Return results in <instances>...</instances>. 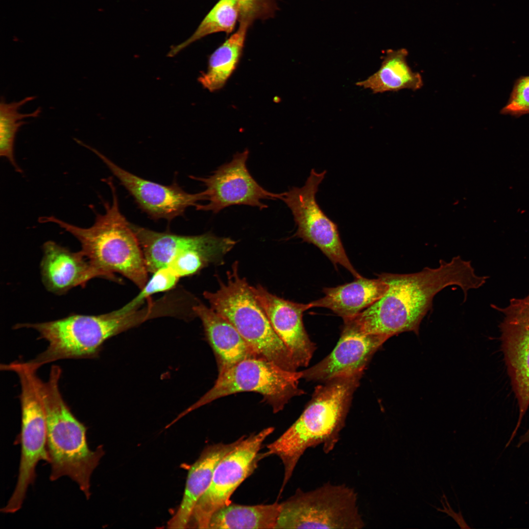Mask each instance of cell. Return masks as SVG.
I'll return each mask as SVG.
<instances>
[{"instance_id":"cell-4","label":"cell","mask_w":529,"mask_h":529,"mask_svg":"<svg viewBox=\"0 0 529 529\" xmlns=\"http://www.w3.org/2000/svg\"><path fill=\"white\" fill-rule=\"evenodd\" d=\"M104 181L110 188L112 203L104 202L105 213H96L90 227L81 228L53 216L40 217L39 221L56 223L75 237L81 244L80 251L105 279L118 282L114 275L118 273L142 289L148 281V271L140 245L120 211L112 178Z\"/></svg>"},{"instance_id":"cell-31","label":"cell","mask_w":529,"mask_h":529,"mask_svg":"<svg viewBox=\"0 0 529 529\" xmlns=\"http://www.w3.org/2000/svg\"><path fill=\"white\" fill-rule=\"evenodd\" d=\"M529 443V428L526 432L519 438L517 447H520L524 444Z\"/></svg>"},{"instance_id":"cell-6","label":"cell","mask_w":529,"mask_h":529,"mask_svg":"<svg viewBox=\"0 0 529 529\" xmlns=\"http://www.w3.org/2000/svg\"><path fill=\"white\" fill-rule=\"evenodd\" d=\"M219 284L216 292L203 293L210 308L235 327L257 357L296 371L289 351L273 329L251 286L239 274L237 262L227 272V282Z\"/></svg>"},{"instance_id":"cell-3","label":"cell","mask_w":529,"mask_h":529,"mask_svg":"<svg viewBox=\"0 0 529 529\" xmlns=\"http://www.w3.org/2000/svg\"><path fill=\"white\" fill-rule=\"evenodd\" d=\"M61 368L52 365L47 382L34 375V381L46 415V449L51 466L49 479L68 476L75 482L87 499L91 496V475L104 454L102 445L91 450L86 427L72 412L60 393Z\"/></svg>"},{"instance_id":"cell-20","label":"cell","mask_w":529,"mask_h":529,"mask_svg":"<svg viewBox=\"0 0 529 529\" xmlns=\"http://www.w3.org/2000/svg\"><path fill=\"white\" fill-rule=\"evenodd\" d=\"M192 310L202 322L216 357L219 373L244 359L257 357L235 327L212 308L200 303Z\"/></svg>"},{"instance_id":"cell-28","label":"cell","mask_w":529,"mask_h":529,"mask_svg":"<svg viewBox=\"0 0 529 529\" xmlns=\"http://www.w3.org/2000/svg\"><path fill=\"white\" fill-rule=\"evenodd\" d=\"M501 113L516 117L529 114V75L521 76L515 81L509 98Z\"/></svg>"},{"instance_id":"cell-17","label":"cell","mask_w":529,"mask_h":529,"mask_svg":"<svg viewBox=\"0 0 529 529\" xmlns=\"http://www.w3.org/2000/svg\"><path fill=\"white\" fill-rule=\"evenodd\" d=\"M40 264L42 282L46 289L63 294L73 288L85 287L96 277L105 278L80 251L73 252L53 241L45 242Z\"/></svg>"},{"instance_id":"cell-22","label":"cell","mask_w":529,"mask_h":529,"mask_svg":"<svg viewBox=\"0 0 529 529\" xmlns=\"http://www.w3.org/2000/svg\"><path fill=\"white\" fill-rule=\"evenodd\" d=\"M408 55V51L404 48L387 50L380 69L356 85L369 89L373 94L420 89L423 86L422 76L410 68L407 60Z\"/></svg>"},{"instance_id":"cell-12","label":"cell","mask_w":529,"mask_h":529,"mask_svg":"<svg viewBox=\"0 0 529 529\" xmlns=\"http://www.w3.org/2000/svg\"><path fill=\"white\" fill-rule=\"evenodd\" d=\"M496 309L504 315L500 325L501 346L511 385L517 400V431L529 408V293L513 298L505 308Z\"/></svg>"},{"instance_id":"cell-24","label":"cell","mask_w":529,"mask_h":529,"mask_svg":"<svg viewBox=\"0 0 529 529\" xmlns=\"http://www.w3.org/2000/svg\"><path fill=\"white\" fill-rule=\"evenodd\" d=\"M281 504L243 505L230 504L212 516L208 529H275Z\"/></svg>"},{"instance_id":"cell-11","label":"cell","mask_w":529,"mask_h":529,"mask_svg":"<svg viewBox=\"0 0 529 529\" xmlns=\"http://www.w3.org/2000/svg\"><path fill=\"white\" fill-rule=\"evenodd\" d=\"M274 428L241 440L217 465L211 484L196 503L187 528L208 529L213 514L231 503L230 497L240 483L255 470L264 456L259 454Z\"/></svg>"},{"instance_id":"cell-30","label":"cell","mask_w":529,"mask_h":529,"mask_svg":"<svg viewBox=\"0 0 529 529\" xmlns=\"http://www.w3.org/2000/svg\"><path fill=\"white\" fill-rule=\"evenodd\" d=\"M446 505L444 504V501L441 499V503L442 505L443 508L442 509L434 507L438 511L444 512L446 513L448 516L452 517L455 521L459 527L461 529H470V527L468 526L467 523L465 522L461 512L459 511L458 513L456 512L451 507L449 503L444 494L442 496Z\"/></svg>"},{"instance_id":"cell-5","label":"cell","mask_w":529,"mask_h":529,"mask_svg":"<svg viewBox=\"0 0 529 529\" xmlns=\"http://www.w3.org/2000/svg\"><path fill=\"white\" fill-rule=\"evenodd\" d=\"M154 317L148 306L125 313L116 310L97 315L72 314L54 321L22 323L15 329L32 328L48 342L47 349L28 364L38 370L47 363L68 359L98 357L104 342Z\"/></svg>"},{"instance_id":"cell-2","label":"cell","mask_w":529,"mask_h":529,"mask_svg":"<svg viewBox=\"0 0 529 529\" xmlns=\"http://www.w3.org/2000/svg\"><path fill=\"white\" fill-rule=\"evenodd\" d=\"M361 378H338L317 386L297 420L277 439L267 445L268 451L264 456H277L284 466L280 492L307 449L319 445L325 453L334 449L345 426L353 394Z\"/></svg>"},{"instance_id":"cell-9","label":"cell","mask_w":529,"mask_h":529,"mask_svg":"<svg viewBox=\"0 0 529 529\" xmlns=\"http://www.w3.org/2000/svg\"><path fill=\"white\" fill-rule=\"evenodd\" d=\"M14 372L19 378L21 387V428L19 438L21 452L15 488L6 505L0 509L4 513H13L21 508L29 485L35 481L38 462L42 460L48 461L46 415L35 385L34 371L25 365L19 364Z\"/></svg>"},{"instance_id":"cell-1","label":"cell","mask_w":529,"mask_h":529,"mask_svg":"<svg viewBox=\"0 0 529 529\" xmlns=\"http://www.w3.org/2000/svg\"><path fill=\"white\" fill-rule=\"evenodd\" d=\"M387 285L385 293L349 320L364 333L389 338L406 332L418 335L420 323L432 306L434 296L445 288L459 287L466 299L471 289H478L487 277L477 275L470 262L460 256L440 260L435 268L425 267L410 274L378 275Z\"/></svg>"},{"instance_id":"cell-13","label":"cell","mask_w":529,"mask_h":529,"mask_svg":"<svg viewBox=\"0 0 529 529\" xmlns=\"http://www.w3.org/2000/svg\"><path fill=\"white\" fill-rule=\"evenodd\" d=\"M249 151L245 149L235 154L231 161L217 168L206 177L191 176L201 182L208 203L198 204L197 210L211 211L214 214L232 205H245L260 210L267 208L263 199H281L283 192L275 193L263 188L250 174L246 166Z\"/></svg>"},{"instance_id":"cell-27","label":"cell","mask_w":529,"mask_h":529,"mask_svg":"<svg viewBox=\"0 0 529 529\" xmlns=\"http://www.w3.org/2000/svg\"><path fill=\"white\" fill-rule=\"evenodd\" d=\"M153 273L139 293L125 306L117 310L118 313H123L138 309L144 300L148 299L151 295L172 289L179 278L168 267L161 268Z\"/></svg>"},{"instance_id":"cell-25","label":"cell","mask_w":529,"mask_h":529,"mask_svg":"<svg viewBox=\"0 0 529 529\" xmlns=\"http://www.w3.org/2000/svg\"><path fill=\"white\" fill-rule=\"evenodd\" d=\"M240 16L239 7L234 0H218L192 35L185 41L171 47L168 56H175L192 43L211 34L219 32H232Z\"/></svg>"},{"instance_id":"cell-7","label":"cell","mask_w":529,"mask_h":529,"mask_svg":"<svg viewBox=\"0 0 529 529\" xmlns=\"http://www.w3.org/2000/svg\"><path fill=\"white\" fill-rule=\"evenodd\" d=\"M366 524L358 496L344 483H324L314 489H297L281 504L275 529H360Z\"/></svg>"},{"instance_id":"cell-26","label":"cell","mask_w":529,"mask_h":529,"mask_svg":"<svg viewBox=\"0 0 529 529\" xmlns=\"http://www.w3.org/2000/svg\"><path fill=\"white\" fill-rule=\"evenodd\" d=\"M35 96H27L18 101L6 103L5 98H1L0 103V155L6 158L19 172H22L14 157V144L16 134L20 128L27 122L23 120L27 118L37 117L41 108L38 107L30 113H22L20 108Z\"/></svg>"},{"instance_id":"cell-23","label":"cell","mask_w":529,"mask_h":529,"mask_svg":"<svg viewBox=\"0 0 529 529\" xmlns=\"http://www.w3.org/2000/svg\"><path fill=\"white\" fill-rule=\"evenodd\" d=\"M250 24L240 21L238 30L210 56L207 71L198 78L204 88L212 92L225 85L240 60Z\"/></svg>"},{"instance_id":"cell-14","label":"cell","mask_w":529,"mask_h":529,"mask_svg":"<svg viewBox=\"0 0 529 529\" xmlns=\"http://www.w3.org/2000/svg\"><path fill=\"white\" fill-rule=\"evenodd\" d=\"M81 144L102 161L132 196L138 207L152 219L170 221L183 216L188 207H196L199 201L207 200L204 191L189 193L175 182L164 185L144 179L118 166L95 148L83 143Z\"/></svg>"},{"instance_id":"cell-15","label":"cell","mask_w":529,"mask_h":529,"mask_svg":"<svg viewBox=\"0 0 529 529\" xmlns=\"http://www.w3.org/2000/svg\"><path fill=\"white\" fill-rule=\"evenodd\" d=\"M369 334L344 321L340 338L322 361L302 371L307 381L325 383L342 378L362 376L374 354L388 339Z\"/></svg>"},{"instance_id":"cell-21","label":"cell","mask_w":529,"mask_h":529,"mask_svg":"<svg viewBox=\"0 0 529 529\" xmlns=\"http://www.w3.org/2000/svg\"><path fill=\"white\" fill-rule=\"evenodd\" d=\"M387 288V284L379 277L368 279L361 276L351 283L324 288V296L310 304L311 308H328L343 320L350 319L380 299Z\"/></svg>"},{"instance_id":"cell-29","label":"cell","mask_w":529,"mask_h":529,"mask_svg":"<svg viewBox=\"0 0 529 529\" xmlns=\"http://www.w3.org/2000/svg\"><path fill=\"white\" fill-rule=\"evenodd\" d=\"M240 10V20L251 23L255 19L269 16L273 7L272 0H234Z\"/></svg>"},{"instance_id":"cell-19","label":"cell","mask_w":529,"mask_h":529,"mask_svg":"<svg viewBox=\"0 0 529 529\" xmlns=\"http://www.w3.org/2000/svg\"><path fill=\"white\" fill-rule=\"evenodd\" d=\"M130 226L140 245L147 270L152 273L167 267L172 258L179 252L210 246L221 238L211 233L185 236L156 232L131 223Z\"/></svg>"},{"instance_id":"cell-18","label":"cell","mask_w":529,"mask_h":529,"mask_svg":"<svg viewBox=\"0 0 529 529\" xmlns=\"http://www.w3.org/2000/svg\"><path fill=\"white\" fill-rule=\"evenodd\" d=\"M244 437L233 443H217L204 449L189 470L182 500L176 512L168 522V528H187L193 508L210 486L217 465Z\"/></svg>"},{"instance_id":"cell-8","label":"cell","mask_w":529,"mask_h":529,"mask_svg":"<svg viewBox=\"0 0 529 529\" xmlns=\"http://www.w3.org/2000/svg\"><path fill=\"white\" fill-rule=\"evenodd\" d=\"M302 378V371H288L261 358H246L218 373L213 386L177 419L218 398L245 391L261 394L278 412L292 398L304 393L299 387Z\"/></svg>"},{"instance_id":"cell-16","label":"cell","mask_w":529,"mask_h":529,"mask_svg":"<svg viewBox=\"0 0 529 529\" xmlns=\"http://www.w3.org/2000/svg\"><path fill=\"white\" fill-rule=\"evenodd\" d=\"M251 290L265 312L273 329L289 351L296 366H307L315 349L304 326L303 313L310 303L293 302L272 294L262 286Z\"/></svg>"},{"instance_id":"cell-10","label":"cell","mask_w":529,"mask_h":529,"mask_svg":"<svg viewBox=\"0 0 529 529\" xmlns=\"http://www.w3.org/2000/svg\"><path fill=\"white\" fill-rule=\"evenodd\" d=\"M326 170L318 172L312 168L305 184L283 192L281 198L289 208L297 226L294 234L303 241L318 247L337 266L340 264L356 278L361 276L354 268L343 246L337 224L323 211L316 200L319 185Z\"/></svg>"}]
</instances>
